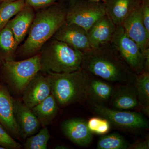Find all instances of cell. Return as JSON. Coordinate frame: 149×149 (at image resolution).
I'll return each instance as SVG.
<instances>
[{"instance_id":"7a4b0ae2","label":"cell","mask_w":149,"mask_h":149,"mask_svg":"<svg viewBox=\"0 0 149 149\" xmlns=\"http://www.w3.org/2000/svg\"><path fill=\"white\" fill-rule=\"evenodd\" d=\"M66 12V7L56 3L39 10L35 15L27 39L19 49L21 55L31 57L40 53L65 22Z\"/></svg>"},{"instance_id":"e575fe53","label":"cell","mask_w":149,"mask_h":149,"mask_svg":"<svg viewBox=\"0 0 149 149\" xmlns=\"http://www.w3.org/2000/svg\"><path fill=\"white\" fill-rule=\"evenodd\" d=\"M142 1H146V0H141Z\"/></svg>"},{"instance_id":"e0dca14e","label":"cell","mask_w":149,"mask_h":149,"mask_svg":"<svg viewBox=\"0 0 149 149\" xmlns=\"http://www.w3.org/2000/svg\"><path fill=\"white\" fill-rule=\"evenodd\" d=\"M141 0H103L106 14L117 27L122 25Z\"/></svg>"},{"instance_id":"9c48e42d","label":"cell","mask_w":149,"mask_h":149,"mask_svg":"<svg viewBox=\"0 0 149 149\" xmlns=\"http://www.w3.org/2000/svg\"><path fill=\"white\" fill-rule=\"evenodd\" d=\"M130 39L139 46L144 55L149 54V36L143 23L142 1L129 14L122 24Z\"/></svg>"},{"instance_id":"9a60e30c","label":"cell","mask_w":149,"mask_h":149,"mask_svg":"<svg viewBox=\"0 0 149 149\" xmlns=\"http://www.w3.org/2000/svg\"><path fill=\"white\" fill-rule=\"evenodd\" d=\"M61 128L65 136L79 146H87L93 139V133L88 128L87 121L82 118L68 119L63 123Z\"/></svg>"},{"instance_id":"52a82bcc","label":"cell","mask_w":149,"mask_h":149,"mask_svg":"<svg viewBox=\"0 0 149 149\" xmlns=\"http://www.w3.org/2000/svg\"><path fill=\"white\" fill-rule=\"evenodd\" d=\"M106 14L103 2L71 0L67 8L65 22L80 26L88 31Z\"/></svg>"},{"instance_id":"d4e9b609","label":"cell","mask_w":149,"mask_h":149,"mask_svg":"<svg viewBox=\"0 0 149 149\" xmlns=\"http://www.w3.org/2000/svg\"><path fill=\"white\" fill-rule=\"evenodd\" d=\"M51 135L47 127H44L35 135L27 138L24 144L26 149H46Z\"/></svg>"},{"instance_id":"ac0fdd59","label":"cell","mask_w":149,"mask_h":149,"mask_svg":"<svg viewBox=\"0 0 149 149\" xmlns=\"http://www.w3.org/2000/svg\"><path fill=\"white\" fill-rule=\"evenodd\" d=\"M34 10L32 8L26 5L8 22L18 45L23 41L29 31L35 16Z\"/></svg>"},{"instance_id":"30bf717a","label":"cell","mask_w":149,"mask_h":149,"mask_svg":"<svg viewBox=\"0 0 149 149\" xmlns=\"http://www.w3.org/2000/svg\"><path fill=\"white\" fill-rule=\"evenodd\" d=\"M53 37L84 53L93 49L88 31L77 24L65 22Z\"/></svg>"},{"instance_id":"ba28073f","label":"cell","mask_w":149,"mask_h":149,"mask_svg":"<svg viewBox=\"0 0 149 149\" xmlns=\"http://www.w3.org/2000/svg\"><path fill=\"white\" fill-rule=\"evenodd\" d=\"M93 111L110 123L118 128L130 130L148 128L149 123L143 115L137 111L118 110L109 108L104 105L92 103Z\"/></svg>"},{"instance_id":"2e32d148","label":"cell","mask_w":149,"mask_h":149,"mask_svg":"<svg viewBox=\"0 0 149 149\" xmlns=\"http://www.w3.org/2000/svg\"><path fill=\"white\" fill-rule=\"evenodd\" d=\"M116 28V26L106 14L97 20L88 31L93 49L110 42Z\"/></svg>"},{"instance_id":"1f68e13d","label":"cell","mask_w":149,"mask_h":149,"mask_svg":"<svg viewBox=\"0 0 149 149\" xmlns=\"http://www.w3.org/2000/svg\"><path fill=\"white\" fill-rule=\"evenodd\" d=\"M17 1V0H0V3L3 2L13 1Z\"/></svg>"},{"instance_id":"d6a6232c","label":"cell","mask_w":149,"mask_h":149,"mask_svg":"<svg viewBox=\"0 0 149 149\" xmlns=\"http://www.w3.org/2000/svg\"><path fill=\"white\" fill-rule=\"evenodd\" d=\"M90 1H93L99 2L101 0H90Z\"/></svg>"},{"instance_id":"4dcf8cb0","label":"cell","mask_w":149,"mask_h":149,"mask_svg":"<svg viewBox=\"0 0 149 149\" xmlns=\"http://www.w3.org/2000/svg\"><path fill=\"white\" fill-rule=\"evenodd\" d=\"M55 149H68V147L63 145H59L55 147Z\"/></svg>"},{"instance_id":"6da1fadb","label":"cell","mask_w":149,"mask_h":149,"mask_svg":"<svg viewBox=\"0 0 149 149\" xmlns=\"http://www.w3.org/2000/svg\"><path fill=\"white\" fill-rule=\"evenodd\" d=\"M82 68L109 82L134 85L136 74L120 58L110 42L84 53Z\"/></svg>"},{"instance_id":"8fae6325","label":"cell","mask_w":149,"mask_h":149,"mask_svg":"<svg viewBox=\"0 0 149 149\" xmlns=\"http://www.w3.org/2000/svg\"><path fill=\"white\" fill-rule=\"evenodd\" d=\"M22 94V102L32 109L52 94L49 77L38 72L27 85Z\"/></svg>"},{"instance_id":"7402d4cb","label":"cell","mask_w":149,"mask_h":149,"mask_svg":"<svg viewBox=\"0 0 149 149\" xmlns=\"http://www.w3.org/2000/svg\"><path fill=\"white\" fill-rule=\"evenodd\" d=\"M134 85L136 88L142 111L149 116V72L143 71L136 74Z\"/></svg>"},{"instance_id":"ffe728a7","label":"cell","mask_w":149,"mask_h":149,"mask_svg":"<svg viewBox=\"0 0 149 149\" xmlns=\"http://www.w3.org/2000/svg\"><path fill=\"white\" fill-rule=\"evenodd\" d=\"M113 88L111 84L102 80L91 78L88 99H90L92 103L104 105L110 100Z\"/></svg>"},{"instance_id":"cb8c5ba5","label":"cell","mask_w":149,"mask_h":149,"mask_svg":"<svg viewBox=\"0 0 149 149\" xmlns=\"http://www.w3.org/2000/svg\"><path fill=\"white\" fill-rule=\"evenodd\" d=\"M130 144L123 136L116 133L101 137L97 144L98 149H128Z\"/></svg>"},{"instance_id":"277c9868","label":"cell","mask_w":149,"mask_h":149,"mask_svg":"<svg viewBox=\"0 0 149 149\" xmlns=\"http://www.w3.org/2000/svg\"><path fill=\"white\" fill-rule=\"evenodd\" d=\"M40 52L41 71L63 73L82 68L84 53L54 39Z\"/></svg>"},{"instance_id":"44dd1931","label":"cell","mask_w":149,"mask_h":149,"mask_svg":"<svg viewBox=\"0 0 149 149\" xmlns=\"http://www.w3.org/2000/svg\"><path fill=\"white\" fill-rule=\"evenodd\" d=\"M18 46L8 23L0 30V53L3 62L13 60Z\"/></svg>"},{"instance_id":"603a6c76","label":"cell","mask_w":149,"mask_h":149,"mask_svg":"<svg viewBox=\"0 0 149 149\" xmlns=\"http://www.w3.org/2000/svg\"><path fill=\"white\" fill-rule=\"evenodd\" d=\"M26 5L24 0L3 2L0 4V30Z\"/></svg>"},{"instance_id":"484cf974","label":"cell","mask_w":149,"mask_h":149,"mask_svg":"<svg viewBox=\"0 0 149 149\" xmlns=\"http://www.w3.org/2000/svg\"><path fill=\"white\" fill-rule=\"evenodd\" d=\"M87 124L88 128L92 133L98 135L107 134L111 128L110 123L103 117L91 118L87 121Z\"/></svg>"},{"instance_id":"5b68a950","label":"cell","mask_w":149,"mask_h":149,"mask_svg":"<svg viewBox=\"0 0 149 149\" xmlns=\"http://www.w3.org/2000/svg\"><path fill=\"white\" fill-rule=\"evenodd\" d=\"M110 43L120 58L135 74L149 71V54L144 55L142 53L121 25L116 27Z\"/></svg>"},{"instance_id":"d6986e66","label":"cell","mask_w":149,"mask_h":149,"mask_svg":"<svg viewBox=\"0 0 149 149\" xmlns=\"http://www.w3.org/2000/svg\"><path fill=\"white\" fill-rule=\"evenodd\" d=\"M58 106L54 97L51 94L31 109L40 121L41 126L47 127L57 115Z\"/></svg>"},{"instance_id":"4316f807","label":"cell","mask_w":149,"mask_h":149,"mask_svg":"<svg viewBox=\"0 0 149 149\" xmlns=\"http://www.w3.org/2000/svg\"><path fill=\"white\" fill-rule=\"evenodd\" d=\"M0 146L5 149H19L22 146L16 142L8 133L5 128L0 123Z\"/></svg>"},{"instance_id":"8992f818","label":"cell","mask_w":149,"mask_h":149,"mask_svg":"<svg viewBox=\"0 0 149 149\" xmlns=\"http://www.w3.org/2000/svg\"><path fill=\"white\" fill-rule=\"evenodd\" d=\"M3 69L9 83L15 90L22 93L27 85L41 71L40 53L29 58L3 62Z\"/></svg>"},{"instance_id":"83f0119b","label":"cell","mask_w":149,"mask_h":149,"mask_svg":"<svg viewBox=\"0 0 149 149\" xmlns=\"http://www.w3.org/2000/svg\"><path fill=\"white\" fill-rule=\"evenodd\" d=\"M25 4L33 9L40 10L55 3L57 0H24Z\"/></svg>"},{"instance_id":"7c38bea8","label":"cell","mask_w":149,"mask_h":149,"mask_svg":"<svg viewBox=\"0 0 149 149\" xmlns=\"http://www.w3.org/2000/svg\"><path fill=\"white\" fill-rule=\"evenodd\" d=\"M110 100L113 109L142 111L134 85L120 84L114 87Z\"/></svg>"},{"instance_id":"3957f363","label":"cell","mask_w":149,"mask_h":149,"mask_svg":"<svg viewBox=\"0 0 149 149\" xmlns=\"http://www.w3.org/2000/svg\"><path fill=\"white\" fill-rule=\"evenodd\" d=\"M47 73L50 81L52 94L59 106L81 103L88 99L91 78L83 68L72 72Z\"/></svg>"},{"instance_id":"f1b7e54d","label":"cell","mask_w":149,"mask_h":149,"mask_svg":"<svg viewBox=\"0 0 149 149\" xmlns=\"http://www.w3.org/2000/svg\"><path fill=\"white\" fill-rule=\"evenodd\" d=\"M142 17L145 29L149 36V0L142 1Z\"/></svg>"},{"instance_id":"4fadbf2b","label":"cell","mask_w":149,"mask_h":149,"mask_svg":"<svg viewBox=\"0 0 149 149\" xmlns=\"http://www.w3.org/2000/svg\"><path fill=\"white\" fill-rule=\"evenodd\" d=\"M0 123L16 138L21 137L15 118V101L2 85H0Z\"/></svg>"},{"instance_id":"836d02e7","label":"cell","mask_w":149,"mask_h":149,"mask_svg":"<svg viewBox=\"0 0 149 149\" xmlns=\"http://www.w3.org/2000/svg\"><path fill=\"white\" fill-rule=\"evenodd\" d=\"M0 149H5L4 148H3V147L0 146Z\"/></svg>"},{"instance_id":"f546056e","label":"cell","mask_w":149,"mask_h":149,"mask_svg":"<svg viewBox=\"0 0 149 149\" xmlns=\"http://www.w3.org/2000/svg\"><path fill=\"white\" fill-rule=\"evenodd\" d=\"M149 148V141L148 138L145 141H142L136 142L132 145H129L128 149H148Z\"/></svg>"},{"instance_id":"5bb4252c","label":"cell","mask_w":149,"mask_h":149,"mask_svg":"<svg viewBox=\"0 0 149 149\" xmlns=\"http://www.w3.org/2000/svg\"><path fill=\"white\" fill-rule=\"evenodd\" d=\"M15 115L20 137L26 139L37 133L41 125L32 109L23 102L15 101Z\"/></svg>"}]
</instances>
